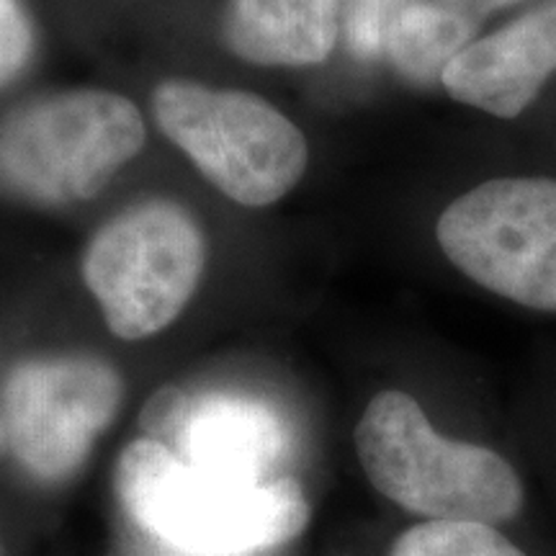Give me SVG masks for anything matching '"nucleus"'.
I'll return each mask as SVG.
<instances>
[{
	"label": "nucleus",
	"mask_w": 556,
	"mask_h": 556,
	"mask_svg": "<svg viewBox=\"0 0 556 556\" xmlns=\"http://www.w3.org/2000/svg\"><path fill=\"white\" fill-rule=\"evenodd\" d=\"M116 490L139 531L186 556H248L294 539L309 505L291 479L245 484L180 462L142 438L124 448Z\"/></svg>",
	"instance_id": "obj_1"
},
{
	"label": "nucleus",
	"mask_w": 556,
	"mask_h": 556,
	"mask_svg": "<svg viewBox=\"0 0 556 556\" xmlns=\"http://www.w3.org/2000/svg\"><path fill=\"white\" fill-rule=\"evenodd\" d=\"M356 451L381 495L417 516L497 526L523 507V484L503 456L443 438L420 405L397 389L368 402Z\"/></svg>",
	"instance_id": "obj_2"
},
{
	"label": "nucleus",
	"mask_w": 556,
	"mask_h": 556,
	"mask_svg": "<svg viewBox=\"0 0 556 556\" xmlns=\"http://www.w3.org/2000/svg\"><path fill=\"white\" fill-rule=\"evenodd\" d=\"M131 101L99 88L37 99L0 124V189L31 204L96 197L144 148Z\"/></svg>",
	"instance_id": "obj_3"
},
{
	"label": "nucleus",
	"mask_w": 556,
	"mask_h": 556,
	"mask_svg": "<svg viewBox=\"0 0 556 556\" xmlns=\"http://www.w3.org/2000/svg\"><path fill=\"white\" fill-rule=\"evenodd\" d=\"M152 114L165 137L235 204H276L307 170V139L253 93L168 80L152 96Z\"/></svg>",
	"instance_id": "obj_4"
},
{
	"label": "nucleus",
	"mask_w": 556,
	"mask_h": 556,
	"mask_svg": "<svg viewBox=\"0 0 556 556\" xmlns=\"http://www.w3.org/2000/svg\"><path fill=\"white\" fill-rule=\"evenodd\" d=\"M204 261V235L191 214L170 201H148L93 235L83 255V278L109 330L124 340H142L184 312Z\"/></svg>",
	"instance_id": "obj_5"
},
{
	"label": "nucleus",
	"mask_w": 556,
	"mask_h": 556,
	"mask_svg": "<svg viewBox=\"0 0 556 556\" xmlns=\"http://www.w3.org/2000/svg\"><path fill=\"white\" fill-rule=\"evenodd\" d=\"M443 255L492 294L556 312V180L495 178L451 201L435 225Z\"/></svg>",
	"instance_id": "obj_6"
},
{
	"label": "nucleus",
	"mask_w": 556,
	"mask_h": 556,
	"mask_svg": "<svg viewBox=\"0 0 556 556\" xmlns=\"http://www.w3.org/2000/svg\"><path fill=\"white\" fill-rule=\"evenodd\" d=\"M119 400V377L99 358L62 356L21 364L5 387L11 446L37 477H67L109 426Z\"/></svg>",
	"instance_id": "obj_7"
},
{
	"label": "nucleus",
	"mask_w": 556,
	"mask_h": 556,
	"mask_svg": "<svg viewBox=\"0 0 556 556\" xmlns=\"http://www.w3.org/2000/svg\"><path fill=\"white\" fill-rule=\"evenodd\" d=\"M142 428L180 462L232 482H274L270 475L289 454L283 417L248 394L165 387L144 405Z\"/></svg>",
	"instance_id": "obj_8"
},
{
	"label": "nucleus",
	"mask_w": 556,
	"mask_h": 556,
	"mask_svg": "<svg viewBox=\"0 0 556 556\" xmlns=\"http://www.w3.org/2000/svg\"><path fill=\"white\" fill-rule=\"evenodd\" d=\"M554 70L556 0H544L500 31L464 47L443 70L441 86L458 103L513 119L536 101Z\"/></svg>",
	"instance_id": "obj_9"
},
{
	"label": "nucleus",
	"mask_w": 556,
	"mask_h": 556,
	"mask_svg": "<svg viewBox=\"0 0 556 556\" xmlns=\"http://www.w3.org/2000/svg\"><path fill=\"white\" fill-rule=\"evenodd\" d=\"M222 39L253 65H317L338 41V0H229Z\"/></svg>",
	"instance_id": "obj_10"
},
{
	"label": "nucleus",
	"mask_w": 556,
	"mask_h": 556,
	"mask_svg": "<svg viewBox=\"0 0 556 556\" xmlns=\"http://www.w3.org/2000/svg\"><path fill=\"white\" fill-rule=\"evenodd\" d=\"M479 16L451 0H409L387 24L389 60L415 83L441 80L443 70L477 31Z\"/></svg>",
	"instance_id": "obj_11"
},
{
	"label": "nucleus",
	"mask_w": 556,
	"mask_h": 556,
	"mask_svg": "<svg viewBox=\"0 0 556 556\" xmlns=\"http://www.w3.org/2000/svg\"><path fill=\"white\" fill-rule=\"evenodd\" d=\"M389 556H526L495 526L428 520L402 533Z\"/></svg>",
	"instance_id": "obj_12"
},
{
	"label": "nucleus",
	"mask_w": 556,
	"mask_h": 556,
	"mask_svg": "<svg viewBox=\"0 0 556 556\" xmlns=\"http://www.w3.org/2000/svg\"><path fill=\"white\" fill-rule=\"evenodd\" d=\"M31 54V26L16 0H0V86L9 83Z\"/></svg>",
	"instance_id": "obj_13"
},
{
	"label": "nucleus",
	"mask_w": 556,
	"mask_h": 556,
	"mask_svg": "<svg viewBox=\"0 0 556 556\" xmlns=\"http://www.w3.org/2000/svg\"><path fill=\"white\" fill-rule=\"evenodd\" d=\"M451 3H458V5H464V9H469L471 13H477L479 18H482L484 13L490 11V9H486V0H451Z\"/></svg>",
	"instance_id": "obj_14"
},
{
	"label": "nucleus",
	"mask_w": 556,
	"mask_h": 556,
	"mask_svg": "<svg viewBox=\"0 0 556 556\" xmlns=\"http://www.w3.org/2000/svg\"><path fill=\"white\" fill-rule=\"evenodd\" d=\"M520 0H486V9L495 11V9H507V5H516Z\"/></svg>",
	"instance_id": "obj_15"
}]
</instances>
